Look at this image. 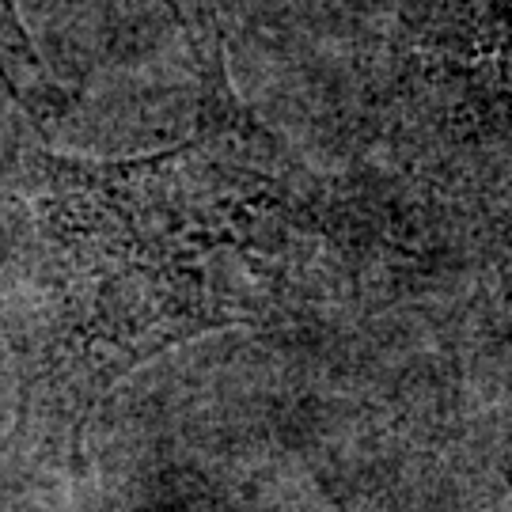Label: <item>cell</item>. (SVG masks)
I'll return each mask as SVG.
<instances>
[{"label": "cell", "instance_id": "obj_1", "mask_svg": "<svg viewBox=\"0 0 512 512\" xmlns=\"http://www.w3.org/2000/svg\"><path fill=\"white\" fill-rule=\"evenodd\" d=\"M16 202L0 304L19 410L73 452L99 403L152 357L293 311L323 232L311 183L220 69L183 145L129 160L31 152Z\"/></svg>", "mask_w": 512, "mask_h": 512}, {"label": "cell", "instance_id": "obj_2", "mask_svg": "<svg viewBox=\"0 0 512 512\" xmlns=\"http://www.w3.org/2000/svg\"><path fill=\"white\" fill-rule=\"evenodd\" d=\"M0 84L35 122H46L65 107V95L42 65L12 0H0Z\"/></svg>", "mask_w": 512, "mask_h": 512}]
</instances>
